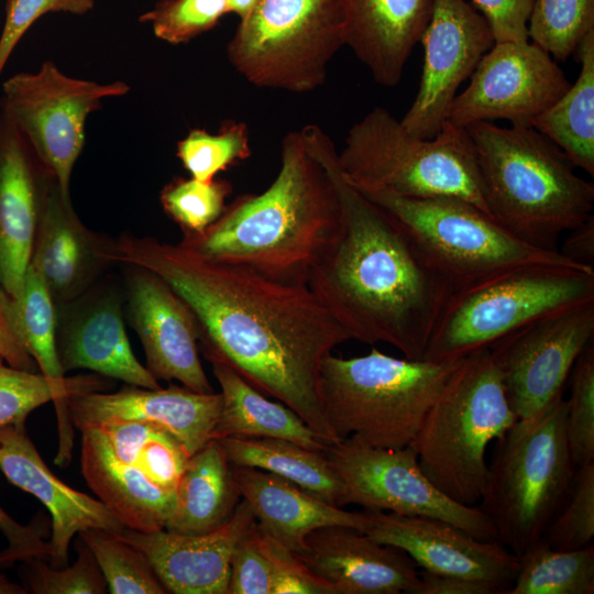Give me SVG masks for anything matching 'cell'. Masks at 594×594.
Listing matches in <instances>:
<instances>
[{"label": "cell", "instance_id": "cell-40", "mask_svg": "<svg viewBox=\"0 0 594 594\" xmlns=\"http://www.w3.org/2000/svg\"><path fill=\"white\" fill-rule=\"evenodd\" d=\"M565 437L576 468L594 462V344L575 361L569 376Z\"/></svg>", "mask_w": 594, "mask_h": 594}, {"label": "cell", "instance_id": "cell-8", "mask_svg": "<svg viewBox=\"0 0 594 594\" xmlns=\"http://www.w3.org/2000/svg\"><path fill=\"white\" fill-rule=\"evenodd\" d=\"M338 162L359 189L408 198L457 197L490 215L470 135L449 121L435 138L420 139L387 109L375 107L349 129Z\"/></svg>", "mask_w": 594, "mask_h": 594}, {"label": "cell", "instance_id": "cell-18", "mask_svg": "<svg viewBox=\"0 0 594 594\" xmlns=\"http://www.w3.org/2000/svg\"><path fill=\"white\" fill-rule=\"evenodd\" d=\"M56 307V352L65 374L85 369L128 385L161 387L133 354L123 320V284L109 273L78 298Z\"/></svg>", "mask_w": 594, "mask_h": 594}, {"label": "cell", "instance_id": "cell-17", "mask_svg": "<svg viewBox=\"0 0 594 594\" xmlns=\"http://www.w3.org/2000/svg\"><path fill=\"white\" fill-rule=\"evenodd\" d=\"M124 315L139 336L146 369L158 381H178L213 393L199 358L197 321L185 300L157 274L122 264Z\"/></svg>", "mask_w": 594, "mask_h": 594}, {"label": "cell", "instance_id": "cell-7", "mask_svg": "<svg viewBox=\"0 0 594 594\" xmlns=\"http://www.w3.org/2000/svg\"><path fill=\"white\" fill-rule=\"evenodd\" d=\"M566 409L561 396L495 440L480 507L517 557L542 538L570 495L576 466L565 437Z\"/></svg>", "mask_w": 594, "mask_h": 594}, {"label": "cell", "instance_id": "cell-16", "mask_svg": "<svg viewBox=\"0 0 594 594\" xmlns=\"http://www.w3.org/2000/svg\"><path fill=\"white\" fill-rule=\"evenodd\" d=\"M419 42L424 45L419 89L400 123L414 136L432 139L448 121L459 87L495 38L486 19L465 0H433Z\"/></svg>", "mask_w": 594, "mask_h": 594}, {"label": "cell", "instance_id": "cell-22", "mask_svg": "<svg viewBox=\"0 0 594 594\" xmlns=\"http://www.w3.org/2000/svg\"><path fill=\"white\" fill-rule=\"evenodd\" d=\"M255 521L242 499L228 521L206 534L165 528L143 532L127 527L114 534L146 557L168 593L228 594L233 550Z\"/></svg>", "mask_w": 594, "mask_h": 594}, {"label": "cell", "instance_id": "cell-19", "mask_svg": "<svg viewBox=\"0 0 594 594\" xmlns=\"http://www.w3.org/2000/svg\"><path fill=\"white\" fill-rule=\"evenodd\" d=\"M364 531L373 540L405 552L421 570L483 580L507 594L519 558L498 540H481L444 520L365 510Z\"/></svg>", "mask_w": 594, "mask_h": 594}, {"label": "cell", "instance_id": "cell-53", "mask_svg": "<svg viewBox=\"0 0 594 594\" xmlns=\"http://www.w3.org/2000/svg\"><path fill=\"white\" fill-rule=\"evenodd\" d=\"M229 13H234L240 21L249 15L258 0H227Z\"/></svg>", "mask_w": 594, "mask_h": 594}, {"label": "cell", "instance_id": "cell-51", "mask_svg": "<svg viewBox=\"0 0 594 594\" xmlns=\"http://www.w3.org/2000/svg\"><path fill=\"white\" fill-rule=\"evenodd\" d=\"M8 294L0 288V359L10 366L36 372L37 365L13 332L7 315Z\"/></svg>", "mask_w": 594, "mask_h": 594}, {"label": "cell", "instance_id": "cell-31", "mask_svg": "<svg viewBox=\"0 0 594 594\" xmlns=\"http://www.w3.org/2000/svg\"><path fill=\"white\" fill-rule=\"evenodd\" d=\"M218 440L232 465L274 473L332 505L343 506L344 485L324 451L278 438L227 437Z\"/></svg>", "mask_w": 594, "mask_h": 594}, {"label": "cell", "instance_id": "cell-23", "mask_svg": "<svg viewBox=\"0 0 594 594\" xmlns=\"http://www.w3.org/2000/svg\"><path fill=\"white\" fill-rule=\"evenodd\" d=\"M0 471L50 510L52 536L46 560L55 568L67 565L69 543L79 531L98 528L120 532L125 528L101 501L72 488L48 469L24 422L0 426Z\"/></svg>", "mask_w": 594, "mask_h": 594}, {"label": "cell", "instance_id": "cell-14", "mask_svg": "<svg viewBox=\"0 0 594 594\" xmlns=\"http://www.w3.org/2000/svg\"><path fill=\"white\" fill-rule=\"evenodd\" d=\"M593 337L590 300L538 318L488 348L518 419L536 416L563 396L572 367Z\"/></svg>", "mask_w": 594, "mask_h": 594}, {"label": "cell", "instance_id": "cell-43", "mask_svg": "<svg viewBox=\"0 0 594 594\" xmlns=\"http://www.w3.org/2000/svg\"><path fill=\"white\" fill-rule=\"evenodd\" d=\"M594 538V462L576 468L570 495L547 527L543 539L552 549L574 550Z\"/></svg>", "mask_w": 594, "mask_h": 594}, {"label": "cell", "instance_id": "cell-36", "mask_svg": "<svg viewBox=\"0 0 594 594\" xmlns=\"http://www.w3.org/2000/svg\"><path fill=\"white\" fill-rule=\"evenodd\" d=\"M94 553L111 594H165L146 557L114 532L88 528L78 532Z\"/></svg>", "mask_w": 594, "mask_h": 594}, {"label": "cell", "instance_id": "cell-3", "mask_svg": "<svg viewBox=\"0 0 594 594\" xmlns=\"http://www.w3.org/2000/svg\"><path fill=\"white\" fill-rule=\"evenodd\" d=\"M340 204L324 167L300 131L282 141L280 168L261 194L238 196L221 217L179 244L201 256L241 264L273 278L306 283L308 270L337 228Z\"/></svg>", "mask_w": 594, "mask_h": 594}, {"label": "cell", "instance_id": "cell-32", "mask_svg": "<svg viewBox=\"0 0 594 594\" xmlns=\"http://www.w3.org/2000/svg\"><path fill=\"white\" fill-rule=\"evenodd\" d=\"M576 53L581 69L575 82L531 127L553 142L574 167L594 175V30Z\"/></svg>", "mask_w": 594, "mask_h": 594}, {"label": "cell", "instance_id": "cell-24", "mask_svg": "<svg viewBox=\"0 0 594 594\" xmlns=\"http://www.w3.org/2000/svg\"><path fill=\"white\" fill-rule=\"evenodd\" d=\"M296 554L337 594H416L420 585L417 565L405 552L351 527L316 529Z\"/></svg>", "mask_w": 594, "mask_h": 594}, {"label": "cell", "instance_id": "cell-30", "mask_svg": "<svg viewBox=\"0 0 594 594\" xmlns=\"http://www.w3.org/2000/svg\"><path fill=\"white\" fill-rule=\"evenodd\" d=\"M232 465L218 439L193 454L175 490V505L165 529L200 535L230 519L240 502Z\"/></svg>", "mask_w": 594, "mask_h": 594}, {"label": "cell", "instance_id": "cell-50", "mask_svg": "<svg viewBox=\"0 0 594 594\" xmlns=\"http://www.w3.org/2000/svg\"><path fill=\"white\" fill-rule=\"evenodd\" d=\"M420 585L416 594H496L503 590L495 583L454 575L419 571Z\"/></svg>", "mask_w": 594, "mask_h": 594}, {"label": "cell", "instance_id": "cell-4", "mask_svg": "<svg viewBox=\"0 0 594 594\" xmlns=\"http://www.w3.org/2000/svg\"><path fill=\"white\" fill-rule=\"evenodd\" d=\"M473 144L490 215L527 243L557 250L560 234L593 215L594 186L532 127L465 128Z\"/></svg>", "mask_w": 594, "mask_h": 594}, {"label": "cell", "instance_id": "cell-34", "mask_svg": "<svg viewBox=\"0 0 594 594\" xmlns=\"http://www.w3.org/2000/svg\"><path fill=\"white\" fill-rule=\"evenodd\" d=\"M10 326L40 373L63 380L56 352L57 307L40 272L29 264L19 293L7 296Z\"/></svg>", "mask_w": 594, "mask_h": 594}, {"label": "cell", "instance_id": "cell-10", "mask_svg": "<svg viewBox=\"0 0 594 594\" xmlns=\"http://www.w3.org/2000/svg\"><path fill=\"white\" fill-rule=\"evenodd\" d=\"M344 45L342 0H258L226 52L253 86L305 94L326 82L328 64Z\"/></svg>", "mask_w": 594, "mask_h": 594}, {"label": "cell", "instance_id": "cell-47", "mask_svg": "<svg viewBox=\"0 0 594 594\" xmlns=\"http://www.w3.org/2000/svg\"><path fill=\"white\" fill-rule=\"evenodd\" d=\"M189 458L169 432L157 428L141 447L135 465L152 482L175 492Z\"/></svg>", "mask_w": 594, "mask_h": 594}, {"label": "cell", "instance_id": "cell-21", "mask_svg": "<svg viewBox=\"0 0 594 594\" xmlns=\"http://www.w3.org/2000/svg\"><path fill=\"white\" fill-rule=\"evenodd\" d=\"M222 406L220 393H197L185 386H123L116 393L91 392L66 400L78 429L114 421H139L169 432L189 457L213 439Z\"/></svg>", "mask_w": 594, "mask_h": 594}, {"label": "cell", "instance_id": "cell-6", "mask_svg": "<svg viewBox=\"0 0 594 594\" xmlns=\"http://www.w3.org/2000/svg\"><path fill=\"white\" fill-rule=\"evenodd\" d=\"M517 420L490 349H481L464 356L410 446L443 494L474 506L488 479L487 448Z\"/></svg>", "mask_w": 594, "mask_h": 594}, {"label": "cell", "instance_id": "cell-41", "mask_svg": "<svg viewBox=\"0 0 594 594\" xmlns=\"http://www.w3.org/2000/svg\"><path fill=\"white\" fill-rule=\"evenodd\" d=\"M78 553L74 564L62 568L46 563L43 558H31L22 561L20 578L26 592L33 594H105L107 583L94 553L82 541Z\"/></svg>", "mask_w": 594, "mask_h": 594}, {"label": "cell", "instance_id": "cell-42", "mask_svg": "<svg viewBox=\"0 0 594 594\" xmlns=\"http://www.w3.org/2000/svg\"><path fill=\"white\" fill-rule=\"evenodd\" d=\"M228 13L227 0H161L139 20L161 41L178 45L210 31Z\"/></svg>", "mask_w": 594, "mask_h": 594}, {"label": "cell", "instance_id": "cell-5", "mask_svg": "<svg viewBox=\"0 0 594 594\" xmlns=\"http://www.w3.org/2000/svg\"><path fill=\"white\" fill-rule=\"evenodd\" d=\"M463 359H398L375 348L354 358L328 355L320 392L336 439L376 449L410 446Z\"/></svg>", "mask_w": 594, "mask_h": 594}, {"label": "cell", "instance_id": "cell-15", "mask_svg": "<svg viewBox=\"0 0 594 594\" xmlns=\"http://www.w3.org/2000/svg\"><path fill=\"white\" fill-rule=\"evenodd\" d=\"M470 78L448 116L450 123L464 129L494 120L531 127L571 86L556 59L529 41L495 42Z\"/></svg>", "mask_w": 594, "mask_h": 594}, {"label": "cell", "instance_id": "cell-38", "mask_svg": "<svg viewBox=\"0 0 594 594\" xmlns=\"http://www.w3.org/2000/svg\"><path fill=\"white\" fill-rule=\"evenodd\" d=\"M252 154L244 122L226 120L217 133L193 129L177 143L176 156L190 177L210 182Z\"/></svg>", "mask_w": 594, "mask_h": 594}, {"label": "cell", "instance_id": "cell-27", "mask_svg": "<svg viewBox=\"0 0 594 594\" xmlns=\"http://www.w3.org/2000/svg\"><path fill=\"white\" fill-rule=\"evenodd\" d=\"M232 474L258 526L295 553L305 549L307 536L316 529L345 526L364 531L367 526L364 512L344 510L274 473L232 465Z\"/></svg>", "mask_w": 594, "mask_h": 594}, {"label": "cell", "instance_id": "cell-11", "mask_svg": "<svg viewBox=\"0 0 594 594\" xmlns=\"http://www.w3.org/2000/svg\"><path fill=\"white\" fill-rule=\"evenodd\" d=\"M356 189L402 224L422 255L454 289L524 264L586 267L568 260L559 250L527 243L468 200L408 198L381 189Z\"/></svg>", "mask_w": 594, "mask_h": 594}, {"label": "cell", "instance_id": "cell-35", "mask_svg": "<svg viewBox=\"0 0 594 594\" xmlns=\"http://www.w3.org/2000/svg\"><path fill=\"white\" fill-rule=\"evenodd\" d=\"M507 594H593L594 547L552 549L543 539L524 552Z\"/></svg>", "mask_w": 594, "mask_h": 594}, {"label": "cell", "instance_id": "cell-13", "mask_svg": "<svg viewBox=\"0 0 594 594\" xmlns=\"http://www.w3.org/2000/svg\"><path fill=\"white\" fill-rule=\"evenodd\" d=\"M324 452L344 485L343 505L436 518L477 539L498 540L493 521L480 506L453 501L426 476L411 446L391 450L340 441Z\"/></svg>", "mask_w": 594, "mask_h": 594}, {"label": "cell", "instance_id": "cell-44", "mask_svg": "<svg viewBox=\"0 0 594 594\" xmlns=\"http://www.w3.org/2000/svg\"><path fill=\"white\" fill-rule=\"evenodd\" d=\"M255 537L273 566L272 594H337L331 584L315 575L295 552L265 532L257 521Z\"/></svg>", "mask_w": 594, "mask_h": 594}, {"label": "cell", "instance_id": "cell-37", "mask_svg": "<svg viewBox=\"0 0 594 594\" xmlns=\"http://www.w3.org/2000/svg\"><path fill=\"white\" fill-rule=\"evenodd\" d=\"M594 30V0H535L528 40L556 61H566Z\"/></svg>", "mask_w": 594, "mask_h": 594}, {"label": "cell", "instance_id": "cell-1", "mask_svg": "<svg viewBox=\"0 0 594 594\" xmlns=\"http://www.w3.org/2000/svg\"><path fill=\"white\" fill-rule=\"evenodd\" d=\"M116 260L166 280L190 308L199 351L292 408L328 444L338 443L320 392L321 365L352 340L306 283L201 256L179 243L129 232Z\"/></svg>", "mask_w": 594, "mask_h": 594}, {"label": "cell", "instance_id": "cell-26", "mask_svg": "<svg viewBox=\"0 0 594 594\" xmlns=\"http://www.w3.org/2000/svg\"><path fill=\"white\" fill-rule=\"evenodd\" d=\"M345 45L384 87H395L430 19L433 0H342Z\"/></svg>", "mask_w": 594, "mask_h": 594}, {"label": "cell", "instance_id": "cell-20", "mask_svg": "<svg viewBox=\"0 0 594 594\" xmlns=\"http://www.w3.org/2000/svg\"><path fill=\"white\" fill-rule=\"evenodd\" d=\"M117 239L87 228L69 193L48 177L30 264L42 275L56 304L72 301L118 264Z\"/></svg>", "mask_w": 594, "mask_h": 594}, {"label": "cell", "instance_id": "cell-48", "mask_svg": "<svg viewBox=\"0 0 594 594\" xmlns=\"http://www.w3.org/2000/svg\"><path fill=\"white\" fill-rule=\"evenodd\" d=\"M488 22L495 42L524 43L535 0H472Z\"/></svg>", "mask_w": 594, "mask_h": 594}, {"label": "cell", "instance_id": "cell-25", "mask_svg": "<svg viewBox=\"0 0 594 594\" xmlns=\"http://www.w3.org/2000/svg\"><path fill=\"white\" fill-rule=\"evenodd\" d=\"M51 175L0 113V288L11 297L19 293L31 261Z\"/></svg>", "mask_w": 594, "mask_h": 594}, {"label": "cell", "instance_id": "cell-39", "mask_svg": "<svg viewBox=\"0 0 594 594\" xmlns=\"http://www.w3.org/2000/svg\"><path fill=\"white\" fill-rule=\"evenodd\" d=\"M231 193L232 185L226 179L201 182L174 177L161 190L160 201L183 237H190L202 233L221 217Z\"/></svg>", "mask_w": 594, "mask_h": 594}, {"label": "cell", "instance_id": "cell-28", "mask_svg": "<svg viewBox=\"0 0 594 594\" xmlns=\"http://www.w3.org/2000/svg\"><path fill=\"white\" fill-rule=\"evenodd\" d=\"M80 464L88 486L130 529H164L175 505V492L152 482L136 465L118 459L97 426H84Z\"/></svg>", "mask_w": 594, "mask_h": 594}, {"label": "cell", "instance_id": "cell-54", "mask_svg": "<svg viewBox=\"0 0 594 594\" xmlns=\"http://www.w3.org/2000/svg\"><path fill=\"white\" fill-rule=\"evenodd\" d=\"M23 585L12 582L6 574L0 573V594H26Z\"/></svg>", "mask_w": 594, "mask_h": 594}, {"label": "cell", "instance_id": "cell-49", "mask_svg": "<svg viewBox=\"0 0 594 594\" xmlns=\"http://www.w3.org/2000/svg\"><path fill=\"white\" fill-rule=\"evenodd\" d=\"M0 530L9 543L0 552V568L9 566L14 562H22L31 558L47 559L48 542L43 540L38 527L20 525L1 506Z\"/></svg>", "mask_w": 594, "mask_h": 594}, {"label": "cell", "instance_id": "cell-46", "mask_svg": "<svg viewBox=\"0 0 594 594\" xmlns=\"http://www.w3.org/2000/svg\"><path fill=\"white\" fill-rule=\"evenodd\" d=\"M255 526L256 521L233 550L228 594H272L273 566L257 543Z\"/></svg>", "mask_w": 594, "mask_h": 594}, {"label": "cell", "instance_id": "cell-33", "mask_svg": "<svg viewBox=\"0 0 594 594\" xmlns=\"http://www.w3.org/2000/svg\"><path fill=\"white\" fill-rule=\"evenodd\" d=\"M111 385V378L97 373L52 380L40 372L10 366L0 359V426L25 422L31 411L53 402L58 422V444L70 447L74 432L66 407L67 398L107 392Z\"/></svg>", "mask_w": 594, "mask_h": 594}, {"label": "cell", "instance_id": "cell-29", "mask_svg": "<svg viewBox=\"0 0 594 594\" xmlns=\"http://www.w3.org/2000/svg\"><path fill=\"white\" fill-rule=\"evenodd\" d=\"M210 364L222 397L213 439L278 438L316 451L330 446L292 408L268 399L233 369L219 361Z\"/></svg>", "mask_w": 594, "mask_h": 594}, {"label": "cell", "instance_id": "cell-12", "mask_svg": "<svg viewBox=\"0 0 594 594\" xmlns=\"http://www.w3.org/2000/svg\"><path fill=\"white\" fill-rule=\"evenodd\" d=\"M121 80L99 84L64 74L52 61L35 73L2 84L0 113L23 135L42 165L69 193L74 166L85 145L88 116L102 100L127 95Z\"/></svg>", "mask_w": 594, "mask_h": 594}, {"label": "cell", "instance_id": "cell-2", "mask_svg": "<svg viewBox=\"0 0 594 594\" xmlns=\"http://www.w3.org/2000/svg\"><path fill=\"white\" fill-rule=\"evenodd\" d=\"M300 133L330 176L341 209L306 284L352 340L384 342L407 359H422L453 285L391 213L345 178L336 146L320 127L308 124Z\"/></svg>", "mask_w": 594, "mask_h": 594}, {"label": "cell", "instance_id": "cell-52", "mask_svg": "<svg viewBox=\"0 0 594 594\" xmlns=\"http://www.w3.org/2000/svg\"><path fill=\"white\" fill-rule=\"evenodd\" d=\"M568 232L560 253L576 264L594 268V216Z\"/></svg>", "mask_w": 594, "mask_h": 594}, {"label": "cell", "instance_id": "cell-45", "mask_svg": "<svg viewBox=\"0 0 594 594\" xmlns=\"http://www.w3.org/2000/svg\"><path fill=\"white\" fill-rule=\"evenodd\" d=\"M94 7L95 0H8L0 35V76L16 44L38 18L50 12L82 15Z\"/></svg>", "mask_w": 594, "mask_h": 594}, {"label": "cell", "instance_id": "cell-9", "mask_svg": "<svg viewBox=\"0 0 594 594\" xmlns=\"http://www.w3.org/2000/svg\"><path fill=\"white\" fill-rule=\"evenodd\" d=\"M594 300V268L524 264L455 288L422 359L455 360L560 309Z\"/></svg>", "mask_w": 594, "mask_h": 594}]
</instances>
